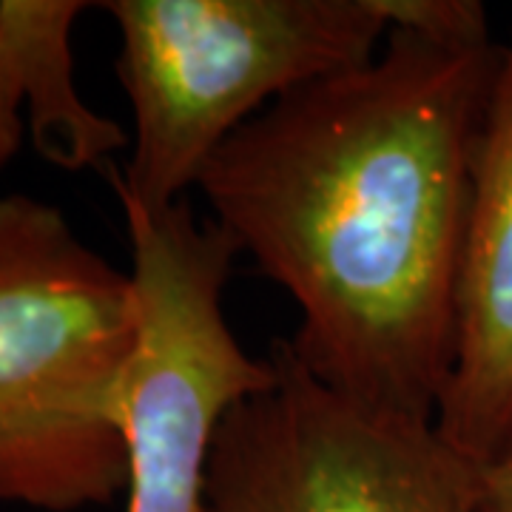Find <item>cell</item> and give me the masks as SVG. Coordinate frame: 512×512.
<instances>
[{
	"mask_svg": "<svg viewBox=\"0 0 512 512\" xmlns=\"http://www.w3.org/2000/svg\"><path fill=\"white\" fill-rule=\"evenodd\" d=\"M498 49L387 29L373 60L282 97L202 171L211 222L296 305L285 348L353 402L436 421Z\"/></svg>",
	"mask_w": 512,
	"mask_h": 512,
	"instance_id": "6da1fadb",
	"label": "cell"
},
{
	"mask_svg": "<svg viewBox=\"0 0 512 512\" xmlns=\"http://www.w3.org/2000/svg\"><path fill=\"white\" fill-rule=\"evenodd\" d=\"M131 271L32 194L0 197V504L77 512L128 484Z\"/></svg>",
	"mask_w": 512,
	"mask_h": 512,
	"instance_id": "7a4b0ae2",
	"label": "cell"
},
{
	"mask_svg": "<svg viewBox=\"0 0 512 512\" xmlns=\"http://www.w3.org/2000/svg\"><path fill=\"white\" fill-rule=\"evenodd\" d=\"M131 151L117 200L165 211L205 165L282 97L373 60L387 37L376 0H111Z\"/></svg>",
	"mask_w": 512,
	"mask_h": 512,
	"instance_id": "3957f363",
	"label": "cell"
},
{
	"mask_svg": "<svg viewBox=\"0 0 512 512\" xmlns=\"http://www.w3.org/2000/svg\"><path fill=\"white\" fill-rule=\"evenodd\" d=\"M274 382L222 419L202 512H473L481 464L436 421L367 407L279 342Z\"/></svg>",
	"mask_w": 512,
	"mask_h": 512,
	"instance_id": "277c9868",
	"label": "cell"
},
{
	"mask_svg": "<svg viewBox=\"0 0 512 512\" xmlns=\"http://www.w3.org/2000/svg\"><path fill=\"white\" fill-rule=\"evenodd\" d=\"M271 382L217 308L165 299L140 319L123 433L126 512H202L208 456L222 419Z\"/></svg>",
	"mask_w": 512,
	"mask_h": 512,
	"instance_id": "5b68a950",
	"label": "cell"
},
{
	"mask_svg": "<svg viewBox=\"0 0 512 512\" xmlns=\"http://www.w3.org/2000/svg\"><path fill=\"white\" fill-rule=\"evenodd\" d=\"M436 427L481 467L512 447V35L498 49L478 131L456 350Z\"/></svg>",
	"mask_w": 512,
	"mask_h": 512,
	"instance_id": "8992f818",
	"label": "cell"
},
{
	"mask_svg": "<svg viewBox=\"0 0 512 512\" xmlns=\"http://www.w3.org/2000/svg\"><path fill=\"white\" fill-rule=\"evenodd\" d=\"M86 9L74 0H0L18 57L26 134L40 157L69 171L106 165L128 146L126 131L89 109L74 86L72 29Z\"/></svg>",
	"mask_w": 512,
	"mask_h": 512,
	"instance_id": "52a82bcc",
	"label": "cell"
},
{
	"mask_svg": "<svg viewBox=\"0 0 512 512\" xmlns=\"http://www.w3.org/2000/svg\"><path fill=\"white\" fill-rule=\"evenodd\" d=\"M387 29H407L444 43H493L490 12L478 0H376Z\"/></svg>",
	"mask_w": 512,
	"mask_h": 512,
	"instance_id": "ba28073f",
	"label": "cell"
},
{
	"mask_svg": "<svg viewBox=\"0 0 512 512\" xmlns=\"http://www.w3.org/2000/svg\"><path fill=\"white\" fill-rule=\"evenodd\" d=\"M23 134H26V111H23L18 57L0 20V171L18 154Z\"/></svg>",
	"mask_w": 512,
	"mask_h": 512,
	"instance_id": "9c48e42d",
	"label": "cell"
},
{
	"mask_svg": "<svg viewBox=\"0 0 512 512\" xmlns=\"http://www.w3.org/2000/svg\"><path fill=\"white\" fill-rule=\"evenodd\" d=\"M473 512H512V447L481 467Z\"/></svg>",
	"mask_w": 512,
	"mask_h": 512,
	"instance_id": "30bf717a",
	"label": "cell"
}]
</instances>
